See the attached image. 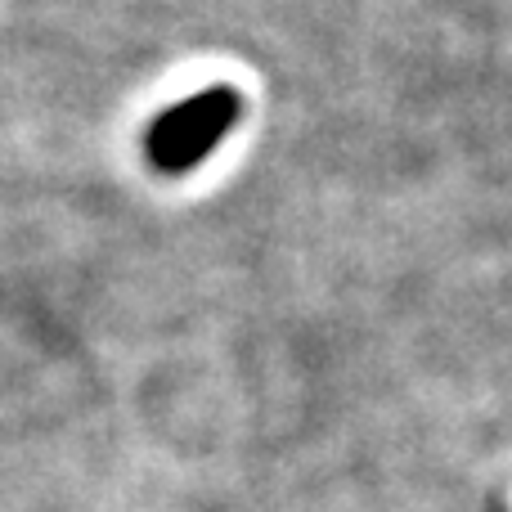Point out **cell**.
<instances>
[{
	"instance_id": "1",
	"label": "cell",
	"mask_w": 512,
	"mask_h": 512,
	"mask_svg": "<svg viewBox=\"0 0 512 512\" xmlns=\"http://www.w3.org/2000/svg\"><path fill=\"white\" fill-rule=\"evenodd\" d=\"M234 122H239V95L230 86H212L203 95L185 99V104L167 108L144 131V158H149V167L180 176V171L198 167L225 140Z\"/></svg>"
}]
</instances>
